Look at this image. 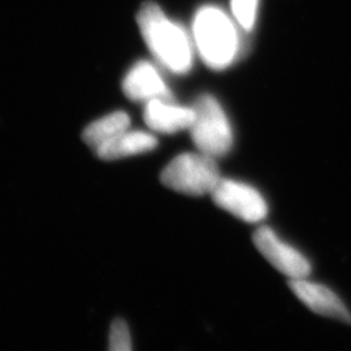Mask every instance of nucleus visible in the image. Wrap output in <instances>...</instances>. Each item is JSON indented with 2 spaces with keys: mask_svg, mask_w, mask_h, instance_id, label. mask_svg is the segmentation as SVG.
Instances as JSON below:
<instances>
[{
  "mask_svg": "<svg viewBox=\"0 0 351 351\" xmlns=\"http://www.w3.org/2000/svg\"><path fill=\"white\" fill-rule=\"evenodd\" d=\"M137 21L152 55L165 68L178 75L189 72L193 63V49L181 26L172 23L152 1H146L141 7Z\"/></svg>",
  "mask_w": 351,
  "mask_h": 351,
  "instance_id": "f257e3e1",
  "label": "nucleus"
},
{
  "mask_svg": "<svg viewBox=\"0 0 351 351\" xmlns=\"http://www.w3.org/2000/svg\"><path fill=\"white\" fill-rule=\"evenodd\" d=\"M193 30L202 59L211 69H226L233 63L239 53V34L226 12L213 5L202 7Z\"/></svg>",
  "mask_w": 351,
  "mask_h": 351,
  "instance_id": "f03ea898",
  "label": "nucleus"
},
{
  "mask_svg": "<svg viewBox=\"0 0 351 351\" xmlns=\"http://www.w3.org/2000/svg\"><path fill=\"white\" fill-rule=\"evenodd\" d=\"M220 178L215 158L202 152H186L176 156L160 175L167 188L193 197L211 194Z\"/></svg>",
  "mask_w": 351,
  "mask_h": 351,
  "instance_id": "7ed1b4c3",
  "label": "nucleus"
},
{
  "mask_svg": "<svg viewBox=\"0 0 351 351\" xmlns=\"http://www.w3.org/2000/svg\"><path fill=\"white\" fill-rule=\"evenodd\" d=\"M191 138L202 154L213 158L226 155L233 145V134L224 110L211 95H201L193 106Z\"/></svg>",
  "mask_w": 351,
  "mask_h": 351,
  "instance_id": "20e7f679",
  "label": "nucleus"
},
{
  "mask_svg": "<svg viewBox=\"0 0 351 351\" xmlns=\"http://www.w3.org/2000/svg\"><path fill=\"white\" fill-rule=\"evenodd\" d=\"M220 208L246 223H259L268 213L267 203L256 189L228 178H220L211 193Z\"/></svg>",
  "mask_w": 351,
  "mask_h": 351,
  "instance_id": "39448f33",
  "label": "nucleus"
},
{
  "mask_svg": "<svg viewBox=\"0 0 351 351\" xmlns=\"http://www.w3.org/2000/svg\"><path fill=\"white\" fill-rule=\"evenodd\" d=\"M252 241L264 258L277 271L293 278H306L311 274V264L300 251L277 237L276 233L268 228L261 226L255 230Z\"/></svg>",
  "mask_w": 351,
  "mask_h": 351,
  "instance_id": "423d86ee",
  "label": "nucleus"
},
{
  "mask_svg": "<svg viewBox=\"0 0 351 351\" xmlns=\"http://www.w3.org/2000/svg\"><path fill=\"white\" fill-rule=\"evenodd\" d=\"M289 287L300 301L303 302L315 314L351 324V314L348 307L330 289L310 282L304 278L290 280Z\"/></svg>",
  "mask_w": 351,
  "mask_h": 351,
  "instance_id": "0eeeda50",
  "label": "nucleus"
},
{
  "mask_svg": "<svg viewBox=\"0 0 351 351\" xmlns=\"http://www.w3.org/2000/svg\"><path fill=\"white\" fill-rule=\"evenodd\" d=\"M124 94L134 101L169 99L171 94L163 78L154 65L147 62L136 64L123 81Z\"/></svg>",
  "mask_w": 351,
  "mask_h": 351,
  "instance_id": "6e6552de",
  "label": "nucleus"
},
{
  "mask_svg": "<svg viewBox=\"0 0 351 351\" xmlns=\"http://www.w3.org/2000/svg\"><path fill=\"white\" fill-rule=\"evenodd\" d=\"M143 117L151 130L172 134L190 129L194 121V110L173 106L163 99H152L147 101Z\"/></svg>",
  "mask_w": 351,
  "mask_h": 351,
  "instance_id": "1a4fd4ad",
  "label": "nucleus"
},
{
  "mask_svg": "<svg viewBox=\"0 0 351 351\" xmlns=\"http://www.w3.org/2000/svg\"><path fill=\"white\" fill-rule=\"evenodd\" d=\"M158 146V139L152 134L139 130H125L106 142L95 150L101 160H117L132 155L152 151Z\"/></svg>",
  "mask_w": 351,
  "mask_h": 351,
  "instance_id": "9d476101",
  "label": "nucleus"
},
{
  "mask_svg": "<svg viewBox=\"0 0 351 351\" xmlns=\"http://www.w3.org/2000/svg\"><path fill=\"white\" fill-rule=\"evenodd\" d=\"M129 125L130 117L123 111H117L107 114L86 126L82 133V139L88 146L95 151L106 142L128 130Z\"/></svg>",
  "mask_w": 351,
  "mask_h": 351,
  "instance_id": "9b49d317",
  "label": "nucleus"
},
{
  "mask_svg": "<svg viewBox=\"0 0 351 351\" xmlns=\"http://www.w3.org/2000/svg\"><path fill=\"white\" fill-rule=\"evenodd\" d=\"M232 12L242 29L251 30L256 21L259 0H232Z\"/></svg>",
  "mask_w": 351,
  "mask_h": 351,
  "instance_id": "f8f14e48",
  "label": "nucleus"
},
{
  "mask_svg": "<svg viewBox=\"0 0 351 351\" xmlns=\"http://www.w3.org/2000/svg\"><path fill=\"white\" fill-rule=\"evenodd\" d=\"M110 350L130 351L132 350V339L129 333V328L123 319H117L113 322L110 335Z\"/></svg>",
  "mask_w": 351,
  "mask_h": 351,
  "instance_id": "ddd939ff",
  "label": "nucleus"
}]
</instances>
